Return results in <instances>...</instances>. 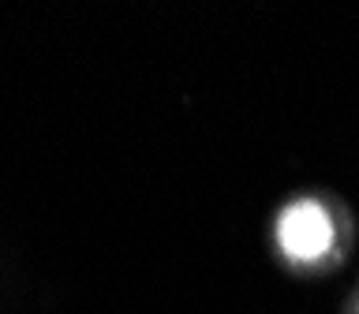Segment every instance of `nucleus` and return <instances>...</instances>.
Wrapping results in <instances>:
<instances>
[{
	"label": "nucleus",
	"mask_w": 359,
	"mask_h": 314,
	"mask_svg": "<svg viewBox=\"0 0 359 314\" xmlns=\"http://www.w3.org/2000/svg\"><path fill=\"white\" fill-rule=\"evenodd\" d=\"M280 251L296 262H318L333 247V221L318 198H299L277 221Z\"/></svg>",
	"instance_id": "obj_1"
}]
</instances>
